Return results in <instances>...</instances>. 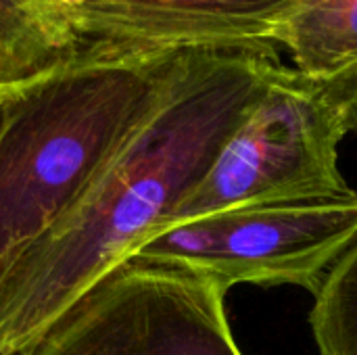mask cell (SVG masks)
I'll return each instance as SVG.
<instances>
[{
  "label": "cell",
  "instance_id": "7a4b0ae2",
  "mask_svg": "<svg viewBox=\"0 0 357 355\" xmlns=\"http://www.w3.org/2000/svg\"><path fill=\"white\" fill-rule=\"evenodd\" d=\"M190 50L77 52L6 94L0 126V282L159 105Z\"/></svg>",
  "mask_w": 357,
  "mask_h": 355
},
{
  "label": "cell",
  "instance_id": "6da1fadb",
  "mask_svg": "<svg viewBox=\"0 0 357 355\" xmlns=\"http://www.w3.org/2000/svg\"><path fill=\"white\" fill-rule=\"evenodd\" d=\"M280 50H190L159 105L0 282V355H25L169 226L261 98Z\"/></svg>",
  "mask_w": 357,
  "mask_h": 355
},
{
  "label": "cell",
  "instance_id": "277c9868",
  "mask_svg": "<svg viewBox=\"0 0 357 355\" xmlns=\"http://www.w3.org/2000/svg\"><path fill=\"white\" fill-rule=\"evenodd\" d=\"M345 134L341 115L293 67L280 63L172 224L249 203L349 190L339 169Z\"/></svg>",
  "mask_w": 357,
  "mask_h": 355
},
{
  "label": "cell",
  "instance_id": "8992f818",
  "mask_svg": "<svg viewBox=\"0 0 357 355\" xmlns=\"http://www.w3.org/2000/svg\"><path fill=\"white\" fill-rule=\"evenodd\" d=\"M305 0H88L69 10L77 48L280 50Z\"/></svg>",
  "mask_w": 357,
  "mask_h": 355
},
{
  "label": "cell",
  "instance_id": "30bf717a",
  "mask_svg": "<svg viewBox=\"0 0 357 355\" xmlns=\"http://www.w3.org/2000/svg\"><path fill=\"white\" fill-rule=\"evenodd\" d=\"M54 2H59V4H61V6H65L67 10H75V8L84 6L88 0H54Z\"/></svg>",
  "mask_w": 357,
  "mask_h": 355
},
{
  "label": "cell",
  "instance_id": "8fae6325",
  "mask_svg": "<svg viewBox=\"0 0 357 355\" xmlns=\"http://www.w3.org/2000/svg\"><path fill=\"white\" fill-rule=\"evenodd\" d=\"M10 90H6V92H0V126H2V119H4V107H6V94H8Z\"/></svg>",
  "mask_w": 357,
  "mask_h": 355
},
{
  "label": "cell",
  "instance_id": "9c48e42d",
  "mask_svg": "<svg viewBox=\"0 0 357 355\" xmlns=\"http://www.w3.org/2000/svg\"><path fill=\"white\" fill-rule=\"evenodd\" d=\"M310 314L320 355H357V236L324 274Z\"/></svg>",
  "mask_w": 357,
  "mask_h": 355
},
{
  "label": "cell",
  "instance_id": "3957f363",
  "mask_svg": "<svg viewBox=\"0 0 357 355\" xmlns=\"http://www.w3.org/2000/svg\"><path fill=\"white\" fill-rule=\"evenodd\" d=\"M357 236V192L230 207L165 226L130 259L180 268L234 285H297L318 291Z\"/></svg>",
  "mask_w": 357,
  "mask_h": 355
},
{
  "label": "cell",
  "instance_id": "ba28073f",
  "mask_svg": "<svg viewBox=\"0 0 357 355\" xmlns=\"http://www.w3.org/2000/svg\"><path fill=\"white\" fill-rule=\"evenodd\" d=\"M77 52L69 10L54 0H0V92L19 88Z\"/></svg>",
  "mask_w": 357,
  "mask_h": 355
},
{
  "label": "cell",
  "instance_id": "5b68a950",
  "mask_svg": "<svg viewBox=\"0 0 357 355\" xmlns=\"http://www.w3.org/2000/svg\"><path fill=\"white\" fill-rule=\"evenodd\" d=\"M226 293L199 274L128 259L25 355H243Z\"/></svg>",
  "mask_w": 357,
  "mask_h": 355
},
{
  "label": "cell",
  "instance_id": "52a82bcc",
  "mask_svg": "<svg viewBox=\"0 0 357 355\" xmlns=\"http://www.w3.org/2000/svg\"><path fill=\"white\" fill-rule=\"evenodd\" d=\"M293 69L357 132V0H305L278 33Z\"/></svg>",
  "mask_w": 357,
  "mask_h": 355
}]
</instances>
